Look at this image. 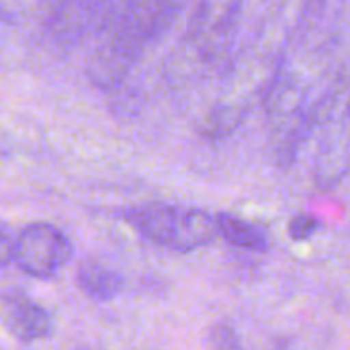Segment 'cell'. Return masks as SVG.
<instances>
[{"label":"cell","mask_w":350,"mask_h":350,"mask_svg":"<svg viewBox=\"0 0 350 350\" xmlns=\"http://www.w3.org/2000/svg\"><path fill=\"white\" fill-rule=\"evenodd\" d=\"M178 10L180 4L176 2L113 4L88 57V74L94 84L111 86L119 82L146 47L170 27Z\"/></svg>","instance_id":"1"},{"label":"cell","mask_w":350,"mask_h":350,"mask_svg":"<svg viewBox=\"0 0 350 350\" xmlns=\"http://www.w3.org/2000/svg\"><path fill=\"white\" fill-rule=\"evenodd\" d=\"M125 219L150 242L176 252L207 246L219 236L217 215L176 203H146L131 207Z\"/></svg>","instance_id":"2"},{"label":"cell","mask_w":350,"mask_h":350,"mask_svg":"<svg viewBox=\"0 0 350 350\" xmlns=\"http://www.w3.org/2000/svg\"><path fill=\"white\" fill-rule=\"evenodd\" d=\"M70 258V240L62 230L45 221L29 224L12 240V262L35 279L55 277Z\"/></svg>","instance_id":"3"},{"label":"cell","mask_w":350,"mask_h":350,"mask_svg":"<svg viewBox=\"0 0 350 350\" xmlns=\"http://www.w3.org/2000/svg\"><path fill=\"white\" fill-rule=\"evenodd\" d=\"M240 2H203L193 21L191 35L205 57H219L232 43L240 21Z\"/></svg>","instance_id":"4"},{"label":"cell","mask_w":350,"mask_h":350,"mask_svg":"<svg viewBox=\"0 0 350 350\" xmlns=\"http://www.w3.org/2000/svg\"><path fill=\"white\" fill-rule=\"evenodd\" d=\"M111 2H66L57 4L47 18L51 37L62 45H76L86 37H96L105 27Z\"/></svg>","instance_id":"5"},{"label":"cell","mask_w":350,"mask_h":350,"mask_svg":"<svg viewBox=\"0 0 350 350\" xmlns=\"http://www.w3.org/2000/svg\"><path fill=\"white\" fill-rule=\"evenodd\" d=\"M2 326L18 342H35L51 334L49 314L21 291L4 295Z\"/></svg>","instance_id":"6"},{"label":"cell","mask_w":350,"mask_h":350,"mask_svg":"<svg viewBox=\"0 0 350 350\" xmlns=\"http://www.w3.org/2000/svg\"><path fill=\"white\" fill-rule=\"evenodd\" d=\"M76 283L88 297L96 301H111L123 291V275L98 258H86L78 265Z\"/></svg>","instance_id":"7"},{"label":"cell","mask_w":350,"mask_h":350,"mask_svg":"<svg viewBox=\"0 0 350 350\" xmlns=\"http://www.w3.org/2000/svg\"><path fill=\"white\" fill-rule=\"evenodd\" d=\"M217 226H219V236L236 248H242L248 252H267L269 250L267 232L242 217H236L230 213H219Z\"/></svg>","instance_id":"8"},{"label":"cell","mask_w":350,"mask_h":350,"mask_svg":"<svg viewBox=\"0 0 350 350\" xmlns=\"http://www.w3.org/2000/svg\"><path fill=\"white\" fill-rule=\"evenodd\" d=\"M209 349L211 350H244L238 332L230 324H215L209 330Z\"/></svg>","instance_id":"9"},{"label":"cell","mask_w":350,"mask_h":350,"mask_svg":"<svg viewBox=\"0 0 350 350\" xmlns=\"http://www.w3.org/2000/svg\"><path fill=\"white\" fill-rule=\"evenodd\" d=\"M322 224L318 217L310 215V213H299L295 217L289 219V226H287V232H289V238L295 240V242H306L310 240L312 236H316L320 232Z\"/></svg>","instance_id":"10"}]
</instances>
